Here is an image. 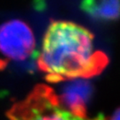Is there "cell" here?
Returning <instances> with one entry per match:
<instances>
[{"label": "cell", "mask_w": 120, "mask_h": 120, "mask_svg": "<svg viewBox=\"0 0 120 120\" xmlns=\"http://www.w3.org/2000/svg\"><path fill=\"white\" fill-rule=\"evenodd\" d=\"M81 7L97 20L113 21L120 17V1L116 0H88L82 3Z\"/></svg>", "instance_id": "obj_5"}, {"label": "cell", "mask_w": 120, "mask_h": 120, "mask_svg": "<svg viewBox=\"0 0 120 120\" xmlns=\"http://www.w3.org/2000/svg\"><path fill=\"white\" fill-rule=\"evenodd\" d=\"M86 120H107V119L103 116V115H99V116H97L94 119H86Z\"/></svg>", "instance_id": "obj_7"}, {"label": "cell", "mask_w": 120, "mask_h": 120, "mask_svg": "<svg viewBox=\"0 0 120 120\" xmlns=\"http://www.w3.org/2000/svg\"><path fill=\"white\" fill-rule=\"evenodd\" d=\"M11 120H86L74 116L60 105L51 87L38 86L8 112Z\"/></svg>", "instance_id": "obj_2"}, {"label": "cell", "mask_w": 120, "mask_h": 120, "mask_svg": "<svg viewBox=\"0 0 120 120\" xmlns=\"http://www.w3.org/2000/svg\"><path fill=\"white\" fill-rule=\"evenodd\" d=\"M111 120H120V108L117 109L116 111H115L114 115L112 116Z\"/></svg>", "instance_id": "obj_6"}, {"label": "cell", "mask_w": 120, "mask_h": 120, "mask_svg": "<svg viewBox=\"0 0 120 120\" xmlns=\"http://www.w3.org/2000/svg\"><path fill=\"white\" fill-rule=\"evenodd\" d=\"M109 59L94 46L89 30L71 22H53L44 37L38 58L39 69L51 82L97 76Z\"/></svg>", "instance_id": "obj_1"}, {"label": "cell", "mask_w": 120, "mask_h": 120, "mask_svg": "<svg viewBox=\"0 0 120 120\" xmlns=\"http://www.w3.org/2000/svg\"><path fill=\"white\" fill-rule=\"evenodd\" d=\"M91 94L92 86L90 83L84 79H73L63 86L57 97L65 109L79 118H86L87 102Z\"/></svg>", "instance_id": "obj_4"}, {"label": "cell", "mask_w": 120, "mask_h": 120, "mask_svg": "<svg viewBox=\"0 0 120 120\" xmlns=\"http://www.w3.org/2000/svg\"><path fill=\"white\" fill-rule=\"evenodd\" d=\"M36 40L25 22L11 20L0 25V53L8 60L22 61L34 53Z\"/></svg>", "instance_id": "obj_3"}]
</instances>
